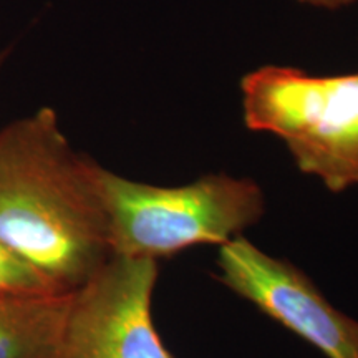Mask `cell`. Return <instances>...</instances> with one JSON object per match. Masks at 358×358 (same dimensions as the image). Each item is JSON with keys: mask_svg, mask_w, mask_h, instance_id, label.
Listing matches in <instances>:
<instances>
[{"mask_svg": "<svg viewBox=\"0 0 358 358\" xmlns=\"http://www.w3.org/2000/svg\"><path fill=\"white\" fill-rule=\"evenodd\" d=\"M93 161L71 148L52 106L0 128V244L57 294L111 257Z\"/></svg>", "mask_w": 358, "mask_h": 358, "instance_id": "cell-1", "label": "cell"}, {"mask_svg": "<svg viewBox=\"0 0 358 358\" xmlns=\"http://www.w3.org/2000/svg\"><path fill=\"white\" fill-rule=\"evenodd\" d=\"M93 179L108 226L111 256L159 262L201 244L222 245L266 213L261 186L224 173L189 185L133 181L93 161Z\"/></svg>", "mask_w": 358, "mask_h": 358, "instance_id": "cell-2", "label": "cell"}, {"mask_svg": "<svg viewBox=\"0 0 358 358\" xmlns=\"http://www.w3.org/2000/svg\"><path fill=\"white\" fill-rule=\"evenodd\" d=\"M241 88L245 127L280 138L297 168L329 191L358 187V71L313 77L268 65Z\"/></svg>", "mask_w": 358, "mask_h": 358, "instance_id": "cell-3", "label": "cell"}, {"mask_svg": "<svg viewBox=\"0 0 358 358\" xmlns=\"http://www.w3.org/2000/svg\"><path fill=\"white\" fill-rule=\"evenodd\" d=\"M159 262L111 256L69 295L60 358H174L153 320Z\"/></svg>", "mask_w": 358, "mask_h": 358, "instance_id": "cell-4", "label": "cell"}, {"mask_svg": "<svg viewBox=\"0 0 358 358\" xmlns=\"http://www.w3.org/2000/svg\"><path fill=\"white\" fill-rule=\"evenodd\" d=\"M216 279L325 358H358V319L327 301L315 282L287 259L245 239L219 245Z\"/></svg>", "mask_w": 358, "mask_h": 358, "instance_id": "cell-5", "label": "cell"}, {"mask_svg": "<svg viewBox=\"0 0 358 358\" xmlns=\"http://www.w3.org/2000/svg\"><path fill=\"white\" fill-rule=\"evenodd\" d=\"M69 295L0 292V358H60Z\"/></svg>", "mask_w": 358, "mask_h": 358, "instance_id": "cell-6", "label": "cell"}, {"mask_svg": "<svg viewBox=\"0 0 358 358\" xmlns=\"http://www.w3.org/2000/svg\"><path fill=\"white\" fill-rule=\"evenodd\" d=\"M0 292L57 294L42 275L0 244Z\"/></svg>", "mask_w": 358, "mask_h": 358, "instance_id": "cell-7", "label": "cell"}, {"mask_svg": "<svg viewBox=\"0 0 358 358\" xmlns=\"http://www.w3.org/2000/svg\"><path fill=\"white\" fill-rule=\"evenodd\" d=\"M301 2L310 3L315 7H325V8H340L345 7L348 3L355 2V0H301Z\"/></svg>", "mask_w": 358, "mask_h": 358, "instance_id": "cell-8", "label": "cell"}, {"mask_svg": "<svg viewBox=\"0 0 358 358\" xmlns=\"http://www.w3.org/2000/svg\"><path fill=\"white\" fill-rule=\"evenodd\" d=\"M8 57V50H2L0 52V69H2V65L6 64V58Z\"/></svg>", "mask_w": 358, "mask_h": 358, "instance_id": "cell-9", "label": "cell"}]
</instances>
